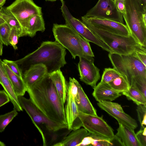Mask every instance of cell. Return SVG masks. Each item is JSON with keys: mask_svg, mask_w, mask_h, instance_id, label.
Masks as SVG:
<instances>
[{"mask_svg": "<svg viewBox=\"0 0 146 146\" xmlns=\"http://www.w3.org/2000/svg\"><path fill=\"white\" fill-rule=\"evenodd\" d=\"M30 99L48 118L67 125L64 105L62 103L49 74L27 88Z\"/></svg>", "mask_w": 146, "mask_h": 146, "instance_id": "1", "label": "cell"}, {"mask_svg": "<svg viewBox=\"0 0 146 146\" xmlns=\"http://www.w3.org/2000/svg\"><path fill=\"white\" fill-rule=\"evenodd\" d=\"M66 49L57 42H43L36 50L23 58L15 61L21 66L22 71L31 66L42 64L46 66L48 73L60 69L66 63Z\"/></svg>", "mask_w": 146, "mask_h": 146, "instance_id": "2", "label": "cell"}, {"mask_svg": "<svg viewBox=\"0 0 146 146\" xmlns=\"http://www.w3.org/2000/svg\"><path fill=\"white\" fill-rule=\"evenodd\" d=\"M19 103L29 117L42 137L43 145L52 144L57 138L58 132L68 129L67 125L48 118L35 105L31 100L23 96H18Z\"/></svg>", "mask_w": 146, "mask_h": 146, "instance_id": "3", "label": "cell"}, {"mask_svg": "<svg viewBox=\"0 0 146 146\" xmlns=\"http://www.w3.org/2000/svg\"><path fill=\"white\" fill-rule=\"evenodd\" d=\"M82 22L110 47L112 53L121 55H127L136 52L146 53V47L141 45L131 35L124 36L113 33L98 28L87 22Z\"/></svg>", "mask_w": 146, "mask_h": 146, "instance_id": "4", "label": "cell"}, {"mask_svg": "<svg viewBox=\"0 0 146 146\" xmlns=\"http://www.w3.org/2000/svg\"><path fill=\"white\" fill-rule=\"evenodd\" d=\"M125 13L123 15L130 35L146 47V6L138 0H125Z\"/></svg>", "mask_w": 146, "mask_h": 146, "instance_id": "5", "label": "cell"}, {"mask_svg": "<svg viewBox=\"0 0 146 146\" xmlns=\"http://www.w3.org/2000/svg\"><path fill=\"white\" fill-rule=\"evenodd\" d=\"M108 57L113 67L127 80L129 85L135 77H146V66L140 61L136 52L127 55L109 53Z\"/></svg>", "mask_w": 146, "mask_h": 146, "instance_id": "6", "label": "cell"}, {"mask_svg": "<svg viewBox=\"0 0 146 146\" xmlns=\"http://www.w3.org/2000/svg\"><path fill=\"white\" fill-rule=\"evenodd\" d=\"M52 31L55 41L58 42L71 54L72 58L76 56L84 58L94 62L93 57H87L84 54L77 33L70 27L65 24H53Z\"/></svg>", "mask_w": 146, "mask_h": 146, "instance_id": "7", "label": "cell"}, {"mask_svg": "<svg viewBox=\"0 0 146 146\" xmlns=\"http://www.w3.org/2000/svg\"><path fill=\"white\" fill-rule=\"evenodd\" d=\"M60 8L62 15L68 25L86 40L112 53V51L105 43L96 36L82 21L74 17L71 14L63 0L61 1Z\"/></svg>", "mask_w": 146, "mask_h": 146, "instance_id": "8", "label": "cell"}, {"mask_svg": "<svg viewBox=\"0 0 146 146\" xmlns=\"http://www.w3.org/2000/svg\"><path fill=\"white\" fill-rule=\"evenodd\" d=\"M78 117L82 126L91 134L111 140L114 134L112 128L104 121L103 116L99 117L84 113L78 111Z\"/></svg>", "mask_w": 146, "mask_h": 146, "instance_id": "9", "label": "cell"}, {"mask_svg": "<svg viewBox=\"0 0 146 146\" xmlns=\"http://www.w3.org/2000/svg\"><path fill=\"white\" fill-rule=\"evenodd\" d=\"M84 16L89 18L106 19L124 23L123 15L117 9L112 0H98Z\"/></svg>", "mask_w": 146, "mask_h": 146, "instance_id": "10", "label": "cell"}, {"mask_svg": "<svg viewBox=\"0 0 146 146\" xmlns=\"http://www.w3.org/2000/svg\"><path fill=\"white\" fill-rule=\"evenodd\" d=\"M7 7L18 20L23 30L28 18L35 15H42V8L35 4L33 0H15Z\"/></svg>", "mask_w": 146, "mask_h": 146, "instance_id": "11", "label": "cell"}, {"mask_svg": "<svg viewBox=\"0 0 146 146\" xmlns=\"http://www.w3.org/2000/svg\"><path fill=\"white\" fill-rule=\"evenodd\" d=\"M97 105L115 119L119 123H121L134 129L137 127L138 125L136 120L125 113L121 106L118 103L104 100L98 102Z\"/></svg>", "mask_w": 146, "mask_h": 146, "instance_id": "12", "label": "cell"}, {"mask_svg": "<svg viewBox=\"0 0 146 146\" xmlns=\"http://www.w3.org/2000/svg\"><path fill=\"white\" fill-rule=\"evenodd\" d=\"M79 58L78 67L80 80L94 88L100 78V69L94 62L83 57Z\"/></svg>", "mask_w": 146, "mask_h": 146, "instance_id": "13", "label": "cell"}, {"mask_svg": "<svg viewBox=\"0 0 146 146\" xmlns=\"http://www.w3.org/2000/svg\"><path fill=\"white\" fill-rule=\"evenodd\" d=\"M82 21L87 22L96 27L115 34L128 36L130 35L126 25L124 24L113 21L103 19L81 17Z\"/></svg>", "mask_w": 146, "mask_h": 146, "instance_id": "14", "label": "cell"}, {"mask_svg": "<svg viewBox=\"0 0 146 146\" xmlns=\"http://www.w3.org/2000/svg\"><path fill=\"white\" fill-rule=\"evenodd\" d=\"M65 103L64 111L68 129L74 130L80 128L82 125L78 117V111L74 98L68 91Z\"/></svg>", "mask_w": 146, "mask_h": 146, "instance_id": "15", "label": "cell"}, {"mask_svg": "<svg viewBox=\"0 0 146 146\" xmlns=\"http://www.w3.org/2000/svg\"><path fill=\"white\" fill-rule=\"evenodd\" d=\"M47 73L46 67L42 64L30 66L25 71L23 78L27 88H29L42 79Z\"/></svg>", "mask_w": 146, "mask_h": 146, "instance_id": "16", "label": "cell"}, {"mask_svg": "<svg viewBox=\"0 0 146 146\" xmlns=\"http://www.w3.org/2000/svg\"><path fill=\"white\" fill-rule=\"evenodd\" d=\"M45 29L44 21L42 15H35L28 18L23 28L24 36H35L37 32H44Z\"/></svg>", "mask_w": 146, "mask_h": 146, "instance_id": "17", "label": "cell"}, {"mask_svg": "<svg viewBox=\"0 0 146 146\" xmlns=\"http://www.w3.org/2000/svg\"><path fill=\"white\" fill-rule=\"evenodd\" d=\"M3 61L0 58V84L8 95L10 101L13 104L14 109L17 111H22L23 110L19 103L16 96L9 80L7 75L3 66Z\"/></svg>", "mask_w": 146, "mask_h": 146, "instance_id": "18", "label": "cell"}, {"mask_svg": "<svg viewBox=\"0 0 146 146\" xmlns=\"http://www.w3.org/2000/svg\"><path fill=\"white\" fill-rule=\"evenodd\" d=\"M93 88L92 95L98 102L104 100L112 101L121 95L112 89L108 83L100 82Z\"/></svg>", "mask_w": 146, "mask_h": 146, "instance_id": "19", "label": "cell"}, {"mask_svg": "<svg viewBox=\"0 0 146 146\" xmlns=\"http://www.w3.org/2000/svg\"><path fill=\"white\" fill-rule=\"evenodd\" d=\"M62 103L64 105L67 94V84L60 69L49 74Z\"/></svg>", "mask_w": 146, "mask_h": 146, "instance_id": "20", "label": "cell"}, {"mask_svg": "<svg viewBox=\"0 0 146 146\" xmlns=\"http://www.w3.org/2000/svg\"><path fill=\"white\" fill-rule=\"evenodd\" d=\"M115 135L121 140L124 146H141L134 129L119 123Z\"/></svg>", "mask_w": 146, "mask_h": 146, "instance_id": "21", "label": "cell"}, {"mask_svg": "<svg viewBox=\"0 0 146 146\" xmlns=\"http://www.w3.org/2000/svg\"><path fill=\"white\" fill-rule=\"evenodd\" d=\"M74 100L78 111L86 114L97 115L96 110L79 83L78 86V94Z\"/></svg>", "mask_w": 146, "mask_h": 146, "instance_id": "22", "label": "cell"}, {"mask_svg": "<svg viewBox=\"0 0 146 146\" xmlns=\"http://www.w3.org/2000/svg\"><path fill=\"white\" fill-rule=\"evenodd\" d=\"M89 133L84 128L73 131L66 135L60 141L54 144V146H74L77 145Z\"/></svg>", "mask_w": 146, "mask_h": 146, "instance_id": "23", "label": "cell"}, {"mask_svg": "<svg viewBox=\"0 0 146 146\" xmlns=\"http://www.w3.org/2000/svg\"><path fill=\"white\" fill-rule=\"evenodd\" d=\"M3 66L16 96L17 97L23 96L27 91V88L23 77L19 76L14 73L3 62Z\"/></svg>", "mask_w": 146, "mask_h": 146, "instance_id": "24", "label": "cell"}, {"mask_svg": "<svg viewBox=\"0 0 146 146\" xmlns=\"http://www.w3.org/2000/svg\"><path fill=\"white\" fill-rule=\"evenodd\" d=\"M0 12L2 18L11 29L17 30L19 33L20 37L24 36L23 29L20 23L7 7H1Z\"/></svg>", "mask_w": 146, "mask_h": 146, "instance_id": "25", "label": "cell"}, {"mask_svg": "<svg viewBox=\"0 0 146 146\" xmlns=\"http://www.w3.org/2000/svg\"><path fill=\"white\" fill-rule=\"evenodd\" d=\"M126 96L129 100L133 101L137 105H146V98L138 90L130 87L127 91L121 93Z\"/></svg>", "mask_w": 146, "mask_h": 146, "instance_id": "26", "label": "cell"}, {"mask_svg": "<svg viewBox=\"0 0 146 146\" xmlns=\"http://www.w3.org/2000/svg\"><path fill=\"white\" fill-rule=\"evenodd\" d=\"M108 84L113 90L121 94L127 91L130 87L127 80L121 75Z\"/></svg>", "mask_w": 146, "mask_h": 146, "instance_id": "27", "label": "cell"}, {"mask_svg": "<svg viewBox=\"0 0 146 146\" xmlns=\"http://www.w3.org/2000/svg\"><path fill=\"white\" fill-rule=\"evenodd\" d=\"M130 86L138 90L146 98V77L139 75L134 77Z\"/></svg>", "mask_w": 146, "mask_h": 146, "instance_id": "28", "label": "cell"}, {"mask_svg": "<svg viewBox=\"0 0 146 146\" xmlns=\"http://www.w3.org/2000/svg\"><path fill=\"white\" fill-rule=\"evenodd\" d=\"M15 109L5 114L0 115V132L3 131L6 127L18 114Z\"/></svg>", "mask_w": 146, "mask_h": 146, "instance_id": "29", "label": "cell"}, {"mask_svg": "<svg viewBox=\"0 0 146 146\" xmlns=\"http://www.w3.org/2000/svg\"><path fill=\"white\" fill-rule=\"evenodd\" d=\"M121 75L113 68H106L102 75L100 82L108 83Z\"/></svg>", "mask_w": 146, "mask_h": 146, "instance_id": "30", "label": "cell"}, {"mask_svg": "<svg viewBox=\"0 0 146 146\" xmlns=\"http://www.w3.org/2000/svg\"><path fill=\"white\" fill-rule=\"evenodd\" d=\"M11 29L6 22L0 25V41L7 46L10 45L9 38Z\"/></svg>", "mask_w": 146, "mask_h": 146, "instance_id": "31", "label": "cell"}, {"mask_svg": "<svg viewBox=\"0 0 146 146\" xmlns=\"http://www.w3.org/2000/svg\"><path fill=\"white\" fill-rule=\"evenodd\" d=\"M77 36L84 54L87 57H94V55L91 48L89 42L83 38L78 33Z\"/></svg>", "mask_w": 146, "mask_h": 146, "instance_id": "32", "label": "cell"}, {"mask_svg": "<svg viewBox=\"0 0 146 146\" xmlns=\"http://www.w3.org/2000/svg\"><path fill=\"white\" fill-rule=\"evenodd\" d=\"M90 135L94 139V141L90 146H113V144L111 141L103 137L95 135L89 133Z\"/></svg>", "mask_w": 146, "mask_h": 146, "instance_id": "33", "label": "cell"}, {"mask_svg": "<svg viewBox=\"0 0 146 146\" xmlns=\"http://www.w3.org/2000/svg\"><path fill=\"white\" fill-rule=\"evenodd\" d=\"M136 111L138 120L141 124V127L146 126V105H137Z\"/></svg>", "mask_w": 146, "mask_h": 146, "instance_id": "34", "label": "cell"}, {"mask_svg": "<svg viewBox=\"0 0 146 146\" xmlns=\"http://www.w3.org/2000/svg\"><path fill=\"white\" fill-rule=\"evenodd\" d=\"M2 61L14 73L19 76L23 77L22 71L19 68L18 65L15 61L6 59H3Z\"/></svg>", "mask_w": 146, "mask_h": 146, "instance_id": "35", "label": "cell"}, {"mask_svg": "<svg viewBox=\"0 0 146 146\" xmlns=\"http://www.w3.org/2000/svg\"><path fill=\"white\" fill-rule=\"evenodd\" d=\"M20 37L19 33L17 30L14 29H11L9 43L10 45L12 46L15 50L18 49L17 44L18 43V39Z\"/></svg>", "mask_w": 146, "mask_h": 146, "instance_id": "36", "label": "cell"}, {"mask_svg": "<svg viewBox=\"0 0 146 146\" xmlns=\"http://www.w3.org/2000/svg\"><path fill=\"white\" fill-rule=\"evenodd\" d=\"M136 135L141 146H146V126L141 127Z\"/></svg>", "mask_w": 146, "mask_h": 146, "instance_id": "37", "label": "cell"}, {"mask_svg": "<svg viewBox=\"0 0 146 146\" xmlns=\"http://www.w3.org/2000/svg\"><path fill=\"white\" fill-rule=\"evenodd\" d=\"M10 101L9 97L4 90H0V107Z\"/></svg>", "mask_w": 146, "mask_h": 146, "instance_id": "38", "label": "cell"}, {"mask_svg": "<svg viewBox=\"0 0 146 146\" xmlns=\"http://www.w3.org/2000/svg\"><path fill=\"white\" fill-rule=\"evenodd\" d=\"M125 0H117L114 1L116 7L123 15L125 13Z\"/></svg>", "mask_w": 146, "mask_h": 146, "instance_id": "39", "label": "cell"}, {"mask_svg": "<svg viewBox=\"0 0 146 146\" xmlns=\"http://www.w3.org/2000/svg\"><path fill=\"white\" fill-rule=\"evenodd\" d=\"M94 139L89 135L86 136L77 146H90L94 141Z\"/></svg>", "mask_w": 146, "mask_h": 146, "instance_id": "40", "label": "cell"}, {"mask_svg": "<svg viewBox=\"0 0 146 146\" xmlns=\"http://www.w3.org/2000/svg\"><path fill=\"white\" fill-rule=\"evenodd\" d=\"M136 53L140 61L146 66V53L136 52Z\"/></svg>", "mask_w": 146, "mask_h": 146, "instance_id": "41", "label": "cell"}, {"mask_svg": "<svg viewBox=\"0 0 146 146\" xmlns=\"http://www.w3.org/2000/svg\"><path fill=\"white\" fill-rule=\"evenodd\" d=\"M3 43L0 41V56H1L3 54Z\"/></svg>", "mask_w": 146, "mask_h": 146, "instance_id": "42", "label": "cell"}, {"mask_svg": "<svg viewBox=\"0 0 146 146\" xmlns=\"http://www.w3.org/2000/svg\"><path fill=\"white\" fill-rule=\"evenodd\" d=\"M5 21L2 18L0 12V25L5 23Z\"/></svg>", "mask_w": 146, "mask_h": 146, "instance_id": "43", "label": "cell"}, {"mask_svg": "<svg viewBox=\"0 0 146 146\" xmlns=\"http://www.w3.org/2000/svg\"><path fill=\"white\" fill-rule=\"evenodd\" d=\"M6 0H0V8L4 5Z\"/></svg>", "mask_w": 146, "mask_h": 146, "instance_id": "44", "label": "cell"}, {"mask_svg": "<svg viewBox=\"0 0 146 146\" xmlns=\"http://www.w3.org/2000/svg\"><path fill=\"white\" fill-rule=\"evenodd\" d=\"M141 3L144 5L146 6V0H138Z\"/></svg>", "mask_w": 146, "mask_h": 146, "instance_id": "45", "label": "cell"}, {"mask_svg": "<svg viewBox=\"0 0 146 146\" xmlns=\"http://www.w3.org/2000/svg\"><path fill=\"white\" fill-rule=\"evenodd\" d=\"M5 145L4 143L0 141V146H5Z\"/></svg>", "mask_w": 146, "mask_h": 146, "instance_id": "46", "label": "cell"}, {"mask_svg": "<svg viewBox=\"0 0 146 146\" xmlns=\"http://www.w3.org/2000/svg\"><path fill=\"white\" fill-rule=\"evenodd\" d=\"M46 1H51V2H54V1H56L57 0H45ZM60 0L61 1H62L63 0Z\"/></svg>", "mask_w": 146, "mask_h": 146, "instance_id": "47", "label": "cell"}, {"mask_svg": "<svg viewBox=\"0 0 146 146\" xmlns=\"http://www.w3.org/2000/svg\"><path fill=\"white\" fill-rule=\"evenodd\" d=\"M113 0V1H115V0Z\"/></svg>", "mask_w": 146, "mask_h": 146, "instance_id": "48", "label": "cell"}, {"mask_svg": "<svg viewBox=\"0 0 146 146\" xmlns=\"http://www.w3.org/2000/svg\"><path fill=\"white\" fill-rule=\"evenodd\" d=\"M116 0H115L114 1H116Z\"/></svg>", "mask_w": 146, "mask_h": 146, "instance_id": "49", "label": "cell"}]
</instances>
